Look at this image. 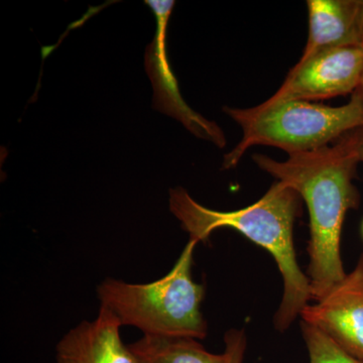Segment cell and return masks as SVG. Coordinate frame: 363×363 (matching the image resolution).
Returning a JSON list of instances; mask_svg holds the SVG:
<instances>
[{
  "label": "cell",
  "mask_w": 363,
  "mask_h": 363,
  "mask_svg": "<svg viewBox=\"0 0 363 363\" xmlns=\"http://www.w3.org/2000/svg\"><path fill=\"white\" fill-rule=\"evenodd\" d=\"M252 160L277 181L297 191L307 205L308 279L311 300H320L345 278L341 233L348 210L359 204V192L354 185L359 161L350 133L328 147L289 155L285 162L260 154L253 155Z\"/></svg>",
  "instance_id": "cell-1"
},
{
  "label": "cell",
  "mask_w": 363,
  "mask_h": 363,
  "mask_svg": "<svg viewBox=\"0 0 363 363\" xmlns=\"http://www.w3.org/2000/svg\"><path fill=\"white\" fill-rule=\"evenodd\" d=\"M302 198L290 186L277 181L259 201L234 211H217L196 202L184 188L169 191V210L196 242L206 241L213 231L229 227L271 253L284 279V295L274 325L279 331L311 300L308 277L298 267L294 245V224L301 213Z\"/></svg>",
  "instance_id": "cell-2"
},
{
  "label": "cell",
  "mask_w": 363,
  "mask_h": 363,
  "mask_svg": "<svg viewBox=\"0 0 363 363\" xmlns=\"http://www.w3.org/2000/svg\"><path fill=\"white\" fill-rule=\"evenodd\" d=\"M197 245L189 240L168 274L152 283L104 279L97 288L100 306L111 310L123 326L135 327L143 335L204 339L208 333L201 311L205 288L192 277Z\"/></svg>",
  "instance_id": "cell-3"
},
{
  "label": "cell",
  "mask_w": 363,
  "mask_h": 363,
  "mask_svg": "<svg viewBox=\"0 0 363 363\" xmlns=\"http://www.w3.org/2000/svg\"><path fill=\"white\" fill-rule=\"evenodd\" d=\"M227 116L240 124L242 138L224 157L222 169L235 168L255 145H269L289 155L328 147L350 131L363 128V99L359 88L342 106L332 107L303 100L241 109L224 107Z\"/></svg>",
  "instance_id": "cell-4"
},
{
  "label": "cell",
  "mask_w": 363,
  "mask_h": 363,
  "mask_svg": "<svg viewBox=\"0 0 363 363\" xmlns=\"http://www.w3.org/2000/svg\"><path fill=\"white\" fill-rule=\"evenodd\" d=\"M363 79V45L336 48L298 61L264 104L328 99L353 94Z\"/></svg>",
  "instance_id": "cell-5"
},
{
  "label": "cell",
  "mask_w": 363,
  "mask_h": 363,
  "mask_svg": "<svg viewBox=\"0 0 363 363\" xmlns=\"http://www.w3.org/2000/svg\"><path fill=\"white\" fill-rule=\"evenodd\" d=\"M300 316L363 360V253L354 269L316 304L306 306Z\"/></svg>",
  "instance_id": "cell-6"
},
{
  "label": "cell",
  "mask_w": 363,
  "mask_h": 363,
  "mask_svg": "<svg viewBox=\"0 0 363 363\" xmlns=\"http://www.w3.org/2000/svg\"><path fill=\"white\" fill-rule=\"evenodd\" d=\"M157 16V30L156 39L150 47L147 57V67L154 81L156 90V104L159 111H164L169 116L179 119L191 133L198 138L209 140L219 147H225L226 140L223 131L216 123L192 111L184 101L178 84L167 57L166 33L169 14L175 2L145 1Z\"/></svg>",
  "instance_id": "cell-7"
},
{
  "label": "cell",
  "mask_w": 363,
  "mask_h": 363,
  "mask_svg": "<svg viewBox=\"0 0 363 363\" xmlns=\"http://www.w3.org/2000/svg\"><path fill=\"white\" fill-rule=\"evenodd\" d=\"M121 327L116 315L100 306L93 321L81 322L59 341L55 363H138L123 342Z\"/></svg>",
  "instance_id": "cell-8"
},
{
  "label": "cell",
  "mask_w": 363,
  "mask_h": 363,
  "mask_svg": "<svg viewBox=\"0 0 363 363\" xmlns=\"http://www.w3.org/2000/svg\"><path fill=\"white\" fill-rule=\"evenodd\" d=\"M309 38L304 61L317 52L363 45V0H308Z\"/></svg>",
  "instance_id": "cell-9"
},
{
  "label": "cell",
  "mask_w": 363,
  "mask_h": 363,
  "mask_svg": "<svg viewBox=\"0 0 363 363\" xmlns=\"http://www.w3.org/2000/svg\"><path fill=\"white\" fill-rule=\"evenodd\" d=\"M138 363H228L226 351L215 354L197 339L143 335L128 344Z\"/></svg>",
  "instance_id": "cell-10"
},
{
  "label": "cell",
  "mask_w": 363,
  "mask_h": 363,
  "mask_svg": "<svg viewBox=\"0 0 363 363\" xmlns=\"http://www.w3.org/2000/svg\"><path fill=\"white\" fill-rule=\"evenodd\" d=\"M303 338L309 352L310 363H363L344 350L316 327L302 321Z\"/></svg>",
  "instance_id": "cell-11"
},
{
  "label": "cell",
  "mask_w": 363,
  "mask_h": 363,
  "mask_svg": "<svg viewBox=\"0 0 363 363\" xmlns=\"http://www.w3.org/2000/svg\"><path fill=\"white\" fill-rule=\"evenodd\" d=\"M225 351L228 354V363H242L247 350V336L245 331L231 329L225 334Z\"/></svg>",
  "instance_id": "cell-12"
},
{
  "label": "cell",
  "mask_w": 363,
  "mask_h": 363,
  "mask_svg": "<svg viewBox=\"0 0 363 363\" xmlns=\"http://www.w3.org/2000/svg\"><path fill=\"white\" fill-rule=\"evenodd\" d=\"M351 143L357 152L358 161L363 162V128L350 133Z\"/></svg>",
  "instance_id": "cell-13"
},
{
  "label": "cell",
  "mask_w": 363,
  "mask_h": 363,
  "mask_svg": "<svg viewBox=\"0 0 363 363\" xmlns=\"http://www.w3.org/2000/svg\"><path fill=\"white\" fill-rule=\"evenodd\" d=\"M359 90H360V92H362V99H363V79H362V85H360V87H359Z\"/></svg>",
  "instance_id": "cell-14"
},
{
  "label": "cell",
  "mask_w": 363,
  "mask_h": 363,
  "mask_svg": "<svg viewBox=\"0 0 363 363\" xmlns=\"http://www.w3.org/2000/svg\"><path fill=\"white\" fill-rule=\"evenodd\" d=\"M362 236H363V221H362Z\"/></svg>",
  "instance_id": "cell-15"
}]
</instances>
